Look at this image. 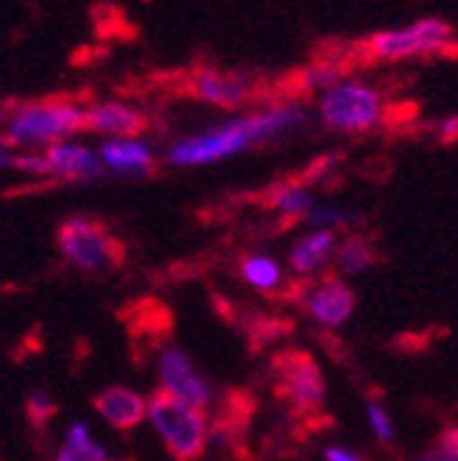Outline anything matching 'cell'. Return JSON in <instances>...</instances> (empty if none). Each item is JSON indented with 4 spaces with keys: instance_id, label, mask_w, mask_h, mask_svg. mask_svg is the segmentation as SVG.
I'll use <instances>...</instances> for the list:
<instances>
[{
    "instance_id": "2",
    "label": "cell",
    "mask_w": 458,
    "mask_h": 461,
    "mask_svg": "<svg viewBox=\"0 0 458 461\" xmlns=\"http://www.w3.org/2000/svg\"><path fill=\"white\" fill-rule=\"evenodd\" d=\"M85 130V107L75 99H36L14 104L4 138L14 151L47 149Z\"/></svg>"
},
{
    "instance_id": "14",
    "label": "cell",
    "mask_w": 458,
    "mask_h": 461,
    "mask_svg": "<svg viewBox=\"0 0 458 461\" xmlns=\"http://www.w3.org/2000/svg\"><path fill=\"white\" fill-rule=\"evenodd\" d=\"M308 311L319 324L337 327L343 324L352 311H355V294L352 288L343 283L340 277H324L319 288H313V294L308 297Z\"/></svg>"
},
{
    "instance_id": "11",
    "label": "cell",
    "mask_w": 458,
    "mask_h": 461,
    "mask_svg": "<svg viewBox=\"0 0 458 461\" xmlns=\"http://www.w3.org/2000/svg\"><path fill=\"white\" fill-rule=\"evenodd\" d=\"M44 165H47V176L52 179H64V182H94L102 176V162L96 151L80 143H52L41 151Z\"/></svg>"
},
{
    "instance_id": "18",
    "label": "cell",
    "mask_w": 458,
    "mask_h": 461,
    "mask_svg": "<svg viewBox=\"0 0 458 461\" xmlns=\"http://www.w3.org/2000/svg\"><path fill=\"white\" fill-rule=\"evenodd\" d=\"M373 264V248L363 237H349L337 248V267L346 275H357Z\"/></svg>"
},
{
    "instance_id": "15",
    "label": "cell",
    "mask_w": 458,
    "mask_h": 461,
    "mask_svg": "<svg viewBox=\"0 0 458 461\" xmlns=\"http://www.w3.org/2000/svg\"><path fill=\"white\" fill-rule=\"evenodd\" d=\"M335 250V234L329 228H321V230H313L310 237L300 240L292 250V267L294 272L300 275H308L313 269H319Z\"/></svg>"
},
{
    "instance_id": "3",
    "label": "cell",
    "mask_w": 458,
    "mask_h": 461,
    "mask_svg": "<svg viewBox=\"0 0 458 461\" xmlns=\"http://www.w3.org/2000/svg\"><path fill=\"white\" fill-rule=\"evenodd\" d=\"M319 122L329 132L357 135L379 127L384 119V96L376 86L355 77H340L319 94Z\"/></svg>"
},
{
    "instance_id": "7",
    "label": "cell",
    "mask_w": 458,
    "mask_h": 461,
    "mask_svg": "<svg viewBox=\"0 0 458 461\" xmlns=\"http://www.w3.org/2000/svg\"><path fill=\"white\" fill-rule=\"evenodd\" d=\"M274 393L294 412H313L324 403V376L308 352L292 349L272 360Z\"/></svg>"
},
{
    "instance_id": "13",
    "label": "cell",
    "mask_w": 458,
    "mask_h": 461,
    "mask_svg": "<svg viewBox=\"0 0 458 461\" xmlns=\"http://www.w3.org/2000/svg\"><path fill=\"white\" fill-rule=\"evenodd\" d=\"M94 410L121 434L138 429L146 418V401L130 387L112 384L104 387L99 395H94Z\"/></svg>"
},
{
    "instance_id": "25",
    "label": "cell",
    "mask_w": 458,
    "mask_h": 461,
    "mask_svg": "<svg viewBox=\"0 0 458 461\" xmlns=\"http://www.w3.org/2000/svg\"><path fill=\"white\" fill-rule=\"evenodd\" d=\"M436 130H439V138H442V140L458 138V115H445Z\"/></svg>"
},
{
    "instance_id": "8",
    "label": "cell",
    "mask_w": 458,
    "mask_h": 461,
    "mask_svg": "<svg viewBox=\"0 0 458 461\" xmlns=\"http://www.w3.org/2000/svg\"><path fill=\"white\" fill-rule=\"evenodd\" d=\"M190 91L206 104H214L222 110H237L250 102L256 88H253V80L242 72H222L214 67H201L195 69L190 80Z\"/></svg>"
},
{
    "instance_id": "21",
    "label": "cell",
    "mask_w": 458,
    "mask_h": 461,
    "mask_svg": "<svg viewBox=\"0 0 458 461\" xmlns=\"http://www.w3.org/2000/svg\"><path fill=\"white\" fill-rule=\"evenodd\" d=\"M305 222H310V225H349V222H357V212L340 209V206H310V212L305 214Z\"/></svg>"
},
{
    "instance_id": "23",
    "label": "cell",
    "mask_w": 458,
    "mask_h": 461,
    "mask_svg": "<svg viewBox=\"0 0 458 461\" xmlns=\"http://www.w3.org/2000/svg\"><path fill=\"white\" fill-rule=\"evenodd\" d=\"M368 420H371V429L376 431V437L382 442H390L392 439V423H390L387 412L379 407L376 401H368Z\"/></svg>"
},
{
    "instance_id": "10",
    "label": "cell",
    "mask_w": 458,
    "mask_h": 461,
    "mask_svg": "<svg viewBox=\"0 0 458 461\" xmlns=\"http://www.w3.org/2000/svg\"><path fill=\"white\" fill-rule=\"evenodd\" d=\"M96 157L116 179H146L154 173V151L140 138H104Z\"/></svg>"
},
{
    "instance_id": "16",
    "label": "cell",
    "mask_w": 458,
    "mask_h": 461,
    "mask_svg": "<svg viewBox=\"0 0 458 461\" xmlns=\"http://www.w3.org/2000/svg\"><path fill=\"white\" fill-rule=\"evenodd\" d=\"M264 203L280 214H289V217H305L313 206V198L308 190L297 187V185H277L264 195Z\"/></svg>"
},
{
    "instance_id": "28",
    "label": "cell",
    "mask_w": 458,
    "mask_h": 461,
    "mask_svg": "<svg viewBox=\"0 0 458 461\" xmlns=\"http://www.w3.org/2000/svg\"><path fill=\"white\" fill-rule=\"evenodd\" d=\"M9 113H12V104L9 102H0V127L6 124V119H9Z\"/></svg>"
},
{
    "instance_id": "24",
    "label": "cell",
    "mask_w": 458,
    "mask_h": 461,
    "mask_svg": "<svg viewBox=\"0 0 458 461\" xmlns=\"http://www.w3.org/2000/svg\"><path fill=\"white\" fill-rule=\"evenodd\" d=\"M434 456H436V461H458V426L442 431Z\"/></svg>"
},
{
    "instance_id": "30",
    "label": "cell",
    "mask_w": 458,
    "mask_h": 461,
    "mask_svg": "<svg viewBox=\"0 0 458 461\" xmlns=\"http://www.w3.org/2000/svg\"><path fill=\"white\" fill-rule=\"evenodd\" d=\"M116 461H135V458H116Z\"/></svg>"
},
{
    "instance_id": "29",
    "label": "cell",
    "mask_w": 458,
    "mask_h": 461,
    "mask_svg": "<svg viewBox=\"0 0 458 461\" xmlns=\"http://www.w3.org/2000/svg\"><path fill=\"white\" fill-rule=\"evenodd\" d=\"M420 461H436V456H434V453H428V456H423Z\"/></svg>"
},
{
    "instance_id": "6",
    "label": "cell",
    "mask_w": 458,
    "mask_h": 461,
    "mask_svg": "<svg viewBox=\"0 0 458 461\" xmlns=\"http://www.w3.org/2000/svg\"><path fill=\"white\" fill-rule=\"evenodd\" d=\"M453 28L450 23L439 17H420L404 28H387L376 31L365 50L376 58V61H407V58H423L442 52L453 44Z\"/></svg>"
},
{
    "instance_id": "26",
    "label": "cell",
    "mask_w": 458,
    "mask_h": 461,
    "mask_svg": "<svg viewBox=\"0 0 458 461\" xmlns=\"http://www.w3.org/2000/svg\"><path fill=\"white\" fill-rule=\"evenodd\" d=\"M324 458L327 461H365L363 456H357L352 450H343V447H327L324 450Z\"/></svg>"
},
{
    "instance_id": "9",
    "label": "cell",
    "mask_w": 458,
    "mask_h": 461,
    "mask_svg": "<svg viewBox=\"0 0 458 461\" xmlns=\"http://www.w3.org/2000/svg\"><path fill=\"white\" fill-rule=\"evenodd\" d=\"M146 113L130 102L104 99L85 104V130L102 138H140L146 132Z\"/></svg>"
},
{
    "instance_id": "4",
    "label": "cell",
    "mask_w": 458,
    "mask_h": 461,
    "mask_svg": "<svg viewBox=\"0 0 458 461\" xmlns=\"http://www.w3.org/2000/svg\"><path fill=\"white\" fill-rule=\"evenodd\" d=\"M148 420L159 431L167 453L176 461H195L206 447V420L198 407L170 395L167 390H157L148 401Z\"/></svg>"
},
{
    "instance_id": "17",
    "label": "cell",
    "mask_w": 458,
    "mask_h": 461,
    "mask_svg": "<svg viewBox=\"0 0 458 461\" xmlns=\"http://www.w3.org/2000/svg\"><path fill=\"white\" fill-rule=\"evenodd\" d=\"M55 461H104V450L88 437L85 426L75 423L67 431V442L58 450V458Z\"/></svg>"
},
{
    "instance_id": "20",
    "label": "cell",
    "mask_w": 458,
    "mask_h": 461,
    "mask_svg": "<svg viewBox=\"0 0 458 461\" xmlns=\"http://www.w3.org/2000/svg\"><path fill=\"white\" fill-rule=\"evenodd\" d=\"M25 415L33 426L44 429L52 418H55V401L44 393V390H33L25 398Z\"/></svg>"
},
{
    "instance_id": "19",
    "label": "cell",
    "mask_w": 458,
    "mask_h": 461,
    "mask_svg": "<svg viewBox=\"0 0 458 461\" xmlns=\"http://www.w3.org/2000/svg\"><path fill=\"white\" fill-rule=\"evenodd\" d=\"M242 275H245V280H247L250 285H256V288H272V285L280 280L277 264H274L272 258H266V256H250V258H245Z\"/></svg>"
},
{
    "instance_id": "1",
    "label": "cell",
    "mask_w": 458,
    "mask_h": 461,
    "mask_svg": "<svg viewBox=\"0 0 458 461\" xmlns=\"http://www.w3.org/2000/svg\"><path fill=\"white\" fill-rule=\"evenodd\" d=\"M305 122L300 104H266L253 113L225 119L198 135L182 138L167 149V165L174 167H198L231 159L258 143H266L277 135L294 132Z\"/></svg>"
},
{
    "instance_id": "27",
    "label": "cell",
    "mask_w": 458,
    "mask_h": 461,
    "mask_svg": "<svg viewBox=\"0 0 458 461\" xmlns=\"http://www.w3.org/2000/svg\"><path fill=\"white\" fill-rule=\"evenodd\" d=\"M17 154H20V151H14V149L6 143V138L0 135V167H14V165H17Z\"/></svg>"
},
{
    "instance_id": "5",
    "label": "cell",
    "mask_w": 458,
    "mask_h": 461,
    "mask_svg": "<svg viewBox=\"0 0 458 461\" xmlns=\"http://www.w3.org/2000/svg\"><path fill=\"white\" fill-rule=\"evenodd\" d=\"M61 256L85 272L110 269L124 261V245L110 234V228L91 217H69L58 228Z\"/></svg>"
},
{
    "instance_id": "22",
    "label": "cell",
    "mask_w": 458,
    "mask_h": 461,
    "mask_svg": "<svg viewBox=\"0 0 458 461\" xmlns=\"http://www.w3.org/2000/svg\"><path fill=\"white\" fill-rule=\"evenodd\" d=\"M332 64H316V67H308L305 69V75H302V86L308 88V91H324V88H329L332 83H337L340 80V72L337 69H329Z\"/></svg>"
},
{
    "instance_id": "12",
    "label": "cell",
    "mask_w": 458,
    "mask_h": 461,
    "mask_svg": "<svg viewBox=\"0 0 458 461\" xmlns=\"http://www.w3.org/2000/svg\"><path fill=\"white\" fill-rule=\"evenodd\" d=\"M159 379H162V390L193 403V407H198V410L211 401L209 384L198 376V371L193 368L187 355L179 349H167L159 357Z\"/></svg>"
}]
</instances>
